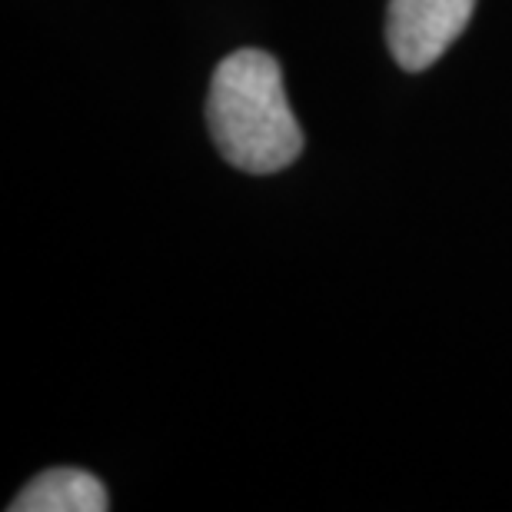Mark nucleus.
Returning a JSON list of instances; mask_svg holds the SVG:
<instances>
[{"mask_svg":"<svg viewBox=\"0 0 512 512\" xmlns=\"http://www.w3.org/2000/svg\"><path fill=\"white\" fill-rule=\"evenodd\" d=\"M220 157L247 173H276L300 157L303 130L283 90L280 64L263 50H237L220 60L207 100Z\"/></svg>","mask_w":512,"mask_h":512,"instance_id":"f257e3e1","label":"nucleus"},{"mask_svg":"<svg viewBox=\"0 0 512 512\" xmlns=\"http://www.w3.org/2000/svg\"><path fill=\"white\" fill-rule=\"evenodd\" d=\"M476 0H389L386 44L396 64L419 74L446 54L473 17Z\"/></svg>","mask_w":512,"mask_h":512,"instance_id":"f03ea898","label":"nucleus"},{"mask_svg":"<svg viewBox=\"0 0 512 512\" xmlns=\"http://www.w3.org/2000/svg\"><path fill=\"white\" fill-rule=\"evenodd\" d=\"M107 489L84 469H47L10 503V512H104Z\"/></svg>","mask_w":512,"mask_h":512,"instance_id":"7ed1b4c3","label":"nucleus"}]
</instances>
